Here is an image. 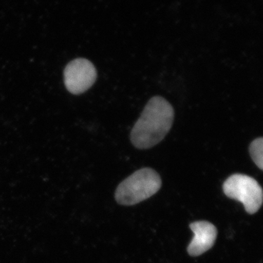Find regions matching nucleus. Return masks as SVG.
<instances>
[{
    "instance_id": "obj_1",
    "label": "nucleus",
    "mask_w": 263,
    "mask_h": 263,
    "mask_svg": "<svg viewBox=\"0 0 263 263\" xmlns=\"http://www.w3.org/2000/svg\"><path fill=\"white\" fill-rule=\"evenodd\" d=\"M174 116V108L165 99L160 96L151 99L132 129L133 146L148 149L160 143L171 130Z\"/></svg>"
},
{
    "instance_id": "obj_4",
    "label": "nucleus",
    "mask_w": 263,
    "mask_h": 263,
    "mask_svg": "<svg viewBox=\"0 0 263 263\" xmlns=\"http://www.w3.org/2000/svg\"><path fill=\"white\" fill-rule=\"evenodd\" d=\"M94 65L86 59H76L64 71V80L67 89L73 95L82 94L92 86L97 79Z\"/></svg>"
},
{
    "instance_id": "obj_3",
    "label": "nucleus",
    "mask_w": 263,
    "mask_h": 263,
    "mask_svg": "<svg viewBox=\"0 0 263 263\" xmlns=\"http://www.w3.org/2000/svg\"><path fill=\"white\" fill-rule=\"evenodd\" d=\"M223 190L230 198L242 202L249 214H255L262 205V187L255 179L247 175H232L224 181Z\"/></svg>"
},
{
    "instance_id": "obj_6",
    "label": "nucleus",
    "mask_w": 263,
    "mask_h": 263,
    "mask_svg": "<svg viewBox=\"0 0 263 263\" xmlns=\"http://www.w3.org/2000/svg\"><path fill=\"white\" fill-rule=\"evenodd\" d=\"M249 154L256 165L263 170V138H256L251 143Z\"/></svg>"
},
{
    "instance_id": "obj_2",
    "label": "nucleus",
    "mask_w": 263,
    "mask_h": 263,
    "mask_svg": "<svg viewBox=\"0 0 263 263\" xmlns=\"http://www.w3.org/2000/svg\"><path fill=\"white\" fill-rule=\"evenodd\" d=\"M161 186L162 179L155 170L140 169L118 186L116 200L123 205H136L157 193Z\"/></svg>"
},
{
    "instance_id": "obj_5",
    "label": "nucleus",
    "mask_w": 263,
    "mask_h": 263,
    "mask_svg": "<svg viewBox=\"0 0 263 263\" xmlns=\"http://www.w3.org/2000/svg\"><path fill=\"white\" fill-rule=\"evenodd\" d=\"M190 228L195 235L187 248L190 255L197 257L212 248L217 237V230L214 224L206 221H199L190 224Z\"/></svg>"
}]
</instances>
